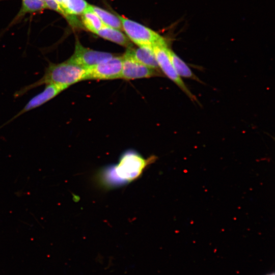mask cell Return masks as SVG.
I'll use <instances>...</instances> for the list:
<instances>
[{"label":"cell","mask_w":275,"mask_h":275,"mask_svg":"<svg viewBox=\"0 0 275 275\" xmlns=\"http://www.w3.org/2000/svg\"><path fill=\"white\" fill-rule=\"evenodd\" d=\"M81 20L85 27L94 34L105 26L97 15L89 6L81 14Z\"/></svg>","instance_id":"5bb4252c"},{"label":"cell","mask_w":275,"mask_h":275,"mask_svg":"<svg viewBox=\"0 0 275 275\" xmlns=\"http://www.w3.org/2000/svg\"><path fill=\"white\" fill-rule=\"evenodd\" d=\"M22 6L17 17L27 13H33L42 11L46 8L43 0H21Z\"/></svg>","instance_id":"9a60e30c"},{"label":"cell","mask_w":275,"mask_h":275,"mask_svg":"<svg viewBox=\"0 0 275 275\" xmlns=\"http://www.w3.org/2000/svg\"><path fill=\"white\" fill-rule=\"evenodd\" d=\"M89 5L85 0H64L61 9L62 15L73 26H80L76 16L81 15L88 8Z\"/></svg>","instance_id":"30bf717a"},{"label":"cell","mask_w":275,"mask_h":275,"mask_svg":"<svg viewBox=\"0 0 275 275\" xmlns=\"http://www.w3.org/2000/svg\"><path fill=\"white\" fill-rule=\"evenodd\" d=\"M56 2L58 3L60 7L62 5L64 0H56ZM61 8V7H60Z\"/></svg>","instance_id":"2e32d148"},{"label":"cell","mask_w":275,"mask_h":275,"mask_svg":"<svg viewBox=\"0 0 275 275\" xmlns=\"http://www.w3.org/2000/svg\"><path fill=\"white\" fill-rule=\"evenodd\" d=\"M123 57L111 59L87 68L85 80H109L121 78Z\"/></svg>","instance_id":"5b68a950"},{"label":"cell","mask_w":275,"mask_h":275,"mask_svg":"<svg viewBox=\"0 0 275 275\" xmlns=\"http://www.w3.org/2000/svg\"><path fill=\"white\" fill-rule=\"evenodd\" d=\"M44 86V88L42 91L32 97L18 113L1 125L0 129L24 113L44 105L67 89L64 86L56 84H48Z\"/></svg>","instance_id":"8992f818"},{"label":"cell","mask_w":275,"mask_h":275,"mask_svg":"<svg viewBox=\"0 0 275 275\" xmlns=\"http://www.w3.org/2000/svg\"><path fill=\"white\" fill-rule=\"evenodd\" d=\"M168 54L175 71L180 77L191 79L198 82L200 79L192 71L188 65L173 50L168 48Z\"/></svg>","instance_id":"7c38bea8"},{"label":"cell","mask_w":275,"mask_h":275,"mask_svg":"<svg viewBox=\"0 0 275 275\" xmlns=\"http://www.w3.org/2000/svg\"><path fill=\"white\" fill-rule=\"evenodd\" d=\"M155 159L154 156L146 159L135 151L128 150L120 156L117 163L102 169L97 175V180L106 188L128 184L139 178Z\"/></svg>","instance_id":"6da1fadb"},{"label":"cell","mask_w":275,"mask_h":275,"mask_svg":"<svg viewBox=\"0 0 275 275\" xmlns=\"http://www.w3.org/2000/svg\"><path fill=\"white\" fill-rule=\"evenodd\" d=\"M159 69L173 81L193 101L197 102L196 97L190 92L174 68L168 54L167 45H155L152 47Z\"/></svg>","instance_id":"277c9868"},{"label":"cell","mask_w":275,"mask_h":275,"mask_svg":"<svg viewBox=\"0 0 275 275\" xmlns=\"http://www.w3.org/2000/svg\"><path fill=\"white\" fill-rule=\"evenodd\" d=\"M264 275H274V272H270V273H267V274H264Z\"/></svg>","instance_id":"e0dca14e"},{"label":"cell","mask_w":275,"mask_h":275,"mask_svg":"<svg viewBox=\"0 0 275 275\" xmlns=\"http://www.w3.org/2000/svg\"><path fill=\"white\" fill-rule=\"evenodd\" d=\"M114 56V54L109 52L86 48L76 40L74 51L68 60L87 68L109 60Z\"/></svg>","instance_id":"52a82bcc"},{"label":"cell","mask_w":275,"mask_h":275,"mask_svg":"<svg viewBox=\"0 0 275 275\" xmlns=\"http://www.w3.org/2000/svg\"><path fill=\"white\" fill-rule=\"evenodd\" d=\"M134 60L153 69L159 71L152 47L143 46L127 48L125 54Z\"/></svg>","instance_id":"9c48e42d"},{"label":"cell","mask_w":275,"mask_h":275,"mask_svg":"<svg viewBox=\"0 0 275 275\" xmlns=\"http://www.w3.org/2000/svg\"><path fill=\"white\" fill-rule=\"evenodd\" d=\"M95 34L127 48L132 47L130 40L127 36L118 29L104 26Z\"/></svg>","instance_id":"8fae6325"},{"label":"cell","mask_w":275,"mask_h":275,"mask_svg":"<svg viewBox=\"0 0 275 275\" xmlns=\"http://www.w3.org/2000/svg\"><path fill=\"white\" fill-rule=\"evenodd\" d=\"M118 16L126 35L138 46L167 45L164 39L156 32L138 22Z\"/></svg>","instance_id":"3957f363"},{"label":"cell","mask_w":275,"mask_h":275,"mask_svg":"<svg viewBox=\"0 0 275 275\" xmlns=\"http://www.w3.org/2000/svg\"><path fill=\"white\" fill-rule=\"evenodd\" d=\"M121 78L131 80L160 75V71L148 67L124 54Z\"/></svg>","instance_id":"ba28073f"},{"label":"cell","mask_w":275,"mask_h":275,"mask_svg":"<svg viewBox=\"0 0 275 275\" xmlns=\"http://www.w3.org/2000/svg\"><path fill=\"white\" fill-rule=\"evenodd\" d=\"M86 72V67L68 60L60 63L49 62L44 70V74L39 79L16 91L14 97L19 98L34 88L48 84L61 85L68 88L85 80Z\"/></svg>","instance_id":"7a4b0ae2"},{"label":"cell","mask_w":275,"mask_h":275,"mask_svg":"<svg viewBox=\"0 0 275 275\" xmlns=\"http://www.w3.org/2000/svg\"><path fill=\"white\" fill-rule=\"evenodd\" d=\"M89 7L97 15L105 26L119 30L123 29L121 21L118 15L116 16L97 6L89 5Z\"/></svg>","instance_id":"4fadbf2b"}]
</instances>
